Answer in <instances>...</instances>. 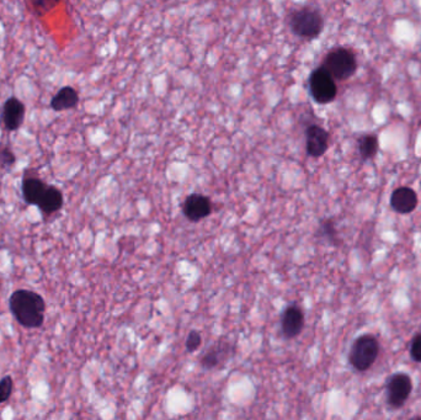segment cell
Returning a JSON list of instances; mask_svg holds the SVG:
<instances>
[{
    "mask_svg": "<svg viewBox=\"0 0 421 420\" xmlns=\"http://www.w3.org/2000/svg\"><path fill=\"white\" fill-rule=\"evenodd\" d=\"M304 326V314L298 305H290L286 308L281 321L282 333L287 339L295 338L301 333Z\"/></svg>",
    "mask_w": 421,
    "mask_h": 420,
    "instance_id": "cell-10",
    "label": "cell"
},
{
    "mask_svg": "<svg viewBox=\"0 0 421 420\" xmlns=\"http://www.w3.org/2000/svg\"><path fill=\"white\" fill-rule=\"evenodd\" d=\"M9 308L22 327L28 329L42 327L46 303L39 294L30 289H17L9 297Z\"/></svg>",
    "mask_w": 421,
    "mask_h": 420,
    "instance_id": "cell-1",
    "label": "cell"
},
{
    "mask_svg": "<svg viewBox=\"0 0 421 420\" xmlns=\"http://www.w3.org/2000/svg\"><path fill=\"white\" fill-rule=\"evenodd\" d=\"M390 206L395 212L403 215L413 212L418 206V195L415 191L406 186L394 190L390 196Z\"/></svg>",
    "mask_w": 421,
    "mask_h": 420,
    "instance_id": "cell-11",
    "label": "cell"
},
{
    "mask_svg": "<svg viewBox=\"0 0 421 420\" xmlns=\"http://www.w3.org/2000/svg\"><path fill=\"white\" fill-rule=\"evenodd\" d=\"M290 28L295 36L312 40L318 37L323 31V17L316 9L308 6L301 8L291 14Z\"/></svg>",
    "mask_w": 421,
    "mask_h": 420,
    "instance_id": "cell-2",
    "label": "cell"
},
{
    "mask_svg": "<svg viewBox=\"0 0 421 420\" xmlns=\"http://www.w3.org/2000/svg\"><path fill=\"white\" fill-rule=\"evenodd\" d=\"M413 382L406 373H395L390 377L387 383V399L390 407L400 408L405 401L409 398Z\"/></svg>",
    "mask_w": 421,
    "mask_h": 420,
    "instance_id": "cell-6",
    "label": "cell"
},
{
    "mask_svg": "<svg viewBox=\"0 0 421 420\" xmlns=\"http://www.w3.org/2000/svg\"><path fill=\"white\" fill-rule=\"evenodd\" d=\"M47 186L49 185L44 180H41L39 176L25 175L22 185L24 200L28 205H37Z\"/></svg>",
    "mask_w": 421,
    "mask_h": 420,
    "instance_id": "cell-12",
    "label": "cell"
},
{
    "mask_svg": "<svg viewBox=\"0 0 421 420\" xmlns=\"http://www.w3.org/2000/svg\"><path fill=\"white\" fill-rule=\"evenodd\" d=\"M323 67L335 81H347L355 74L357 60L350 49L340 47L329 52L324 60Z\"/></svg>",
    "mask_w": 421,
    "mask_h": 420,
    "instance_id": "cell-4",
    "label": "cell"
},
{
    "mask_svg": "<svg viewBox=\"0 0 421 420\" xmlns=\"http://www.w3.org/2000/svg\"><path fill=\"white\" fill-rule=\"evenodd\" d=\"M63 202L65 200H63L62 191L55 186L49 185L44 191V195L40 199L37 206L44 216H51V215L60 211V208H63Z\"/></svg>",
    "mask_w": 421,
    "mask_h": 420,
    "instance_id": "cell-13",
    "label": "cell"
},
{
    "mask_svg": "<svg viewBox=\"0 0 421 420\" xmlns=\"http://www.w3.org/2000/svg\"><path fill=\"white\" fill-rule=\"evenodd\" d=\"M329 147V133L322 126L311 125L306 130V149L308 156L319 158Z\"/></svg>",
    "mask_w": 421,
    "mask_h": 420,
    "instance_id": "cell-7",
    "label": "cell"
},
{
    "mask_svg": "<svg viewBox=\"0 0 421 420\" xmlns=\"http://www.w3.org/2000/svg\"><path fill=\"white\" fill-rule=\"evenodd\" d=\"M230 353V344L228 342H221L219 340V342L214 344L211 349L207 350L206 354L203 355V358L201 359V365L206 370L214 369L222 361H225L228 358Z\"/></svg>",
    "mask_w": 421,
    "mask_h": 420,
    "instance_id": "cell-14",
    "label": "cell"
},
{
    "mask_svg": "<svg viewBox=\"0 0 421 420\" xmlns=\"http://www.w3.org/2000/svg\"><path fill=\"white\" fill-rule=\"evenodd\" d=\"M3 122L8 131H17L25 119V105L17 98H9L3 108Z\"/></svg>",
    "mask_w": 421,
    "mask_h": 420,
    "instance_id": "cell-8",
    "label": "cell"
},
{
    "mask_svg": "<svg viewBox=\"0 0 421 420\" xmlns=\"http://www.w3.org/2000/svg\"><path fill=\"white\" fill-rule=\"evenodd\" d=\"M379 142L378 137L375 135H366L359 141V151L363 159H371L377 154Z\"/></svg>",
    "mask_w": 421,
    "mask_h": 420,
    "instance_id": "cell-16",
    "label": "cell"
},
{
    "mask_svg": "<svg viewBox=\"0 0 421 420\" xmlns=\"http://www.w3.org/2000/svg\"><path fill=\"white\" fill-rule=\"evenodd\" d=\"M79 103V94L74 87H63L58 90L51 101V108L60 112L66 110L74 109Z\"/></svg>",
    "mask_w": 421,
    "mask_h": 420,
    "instance_id": "cell-15",
    "label": "cell"
},
{
    "mask_svg": "<svg viewBox=\"0 0 421 420\" xmlns=\"http://www.w3.org/2000/svg\"><path fill=\"white\" fill-rule=\"evenodd\" d=\"M14 388V382L11 376L3 377L0 380V404L6 403L10 398Z\"/></svg>",
    "mask_w": 421,
    "mask_h": 420,
    "instance_id": "cell-18",
    "label": "cell"
},
{
    "mask_svg": "<svg viewBox=\"0 0 421 420\" xmlns=\"http://www.w3.org/2000/svg\"><path fill=\"white\" fill-rule=\"evenodd\" d=\"M17 162V157L10 148H1L0 149V168L9 169Z\"/></svg>",
    "mask_w": 421,
    "mask_h": 420,
    "instance_id": "cell-19",
    "label": "cell"
},
{
    "mask_svg": "<svg viewBox=\"0 0 421 420\" xmlns=\"http://www.w3.org/2000/svg\"><path fill=\"white\" fill-rule=\"evenodd\" d=\"M411 356L416 362H421V333L416 334L411 344Z\"/></svg>",
    "mask_w": 421,
    "mask_h": 420,
    "instance_id": "cell-20",
    "label": "cell"
},
{
    "mask_svg": "<svg viewBox=\"0 0 421 420\" xmlns=\"http://www.w3.org/2000/svg\"><path fill=\"white\" fill-rule=\"evenodd\" d=\"M379 344L371 334H365L356 339L351 346L349 361L359 371H366L377 360Z\"/></svg>",
    "mask_w": 421,
    "mask_h": 420,
    "instance_id": "cell-3",
    "label": "cell"
},
{
    "mask_svg": "<svg viewBox=\"0 0 421 420\" xmlns=\"http://www.w3.org/2000/svg\"><path fill=\"white\" fill-rule=\"evenodd\" d=\"M201 334L196 332V330H192L187 335V349L189 351H195V350L198 349L200 348V345H201Z\"/></svg>",
    "mask_w": 421,
    "mask_h": 420,
    "instance_id": "cell-21",
    "label": "cell"
},
{
    "mask_svg": "<svg viewBox=\"0 0 421 420\" xmlns=\"http://www.w3.org/2000/svg\"><path fill=\"white\" fill-rule=\"evenodd\" d=\"M184 215L192 222H197L200 219H205L209 216L212 211V205L207 196L194 194L191 196L187 199L182 206Z\"/></svg>",
    "mask_w": 421,
    "mask_h": 420,
    "instance_id": "cell-9",
    "label": "cell"
},
{
    "mask_svg": "<svg viewBox=\"0 0 421 420\" xmlns=\"http://www.w3.org/2000/svg\"><path fill=\"white\" fill-rule=\"evenodd\" d=\"M30 1L33 4V9L41 15L47 14L60 4V0H30Z\"/></svg>",
    "mask_w": 421,
    "mask_h": 420,
    "instance_id": "cell-17",
    "label": "cell"
},
{
    "mask_svg": "<svg viewBox=\"0 0 421 420\" xmlns=\"http://www.w3.org/2000/svg\"><path fill=\"white\" fill-rule=\"evenodd\" d=\"M309 93L318 104H329L336 98L338 87L335 79L323 66L314 69L309 76Z\"/></svg>",
    "mask_w": 421,
    "mask_h": 420,
    "instance_id": "cell-5",
    "label": "cell"
}]
</instances>
